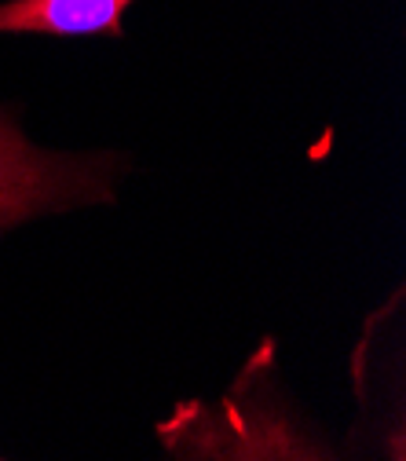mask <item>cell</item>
I'll return each mask as SVG.
<instances>
[{"mask_svg":"<svg viewBox=\"0 0 406 461\" xmlns=\"http://www.w3.org/2000/svg\"><path fill=\"white\" fill-rule=\"evenodd\" d=\"M154 432L172 461H340L289 392L271 337L227 388L176 402Z\"/></svg>","mask_w":406,"mask_h":461,"instance_id":"obj_1","label":"cell"},{"mask_svg":"<svg viewBox=\"0 0 406 461\" xmlns=\"http://www.w3.org/2000/svg\"><path fill=\"white\" fill-rule=\"evenodd\" d=\"M129 172L118 150H55L33 143L12 106H0V235L77 209L110 205Z\"/></svg>","mask_w":406,"mask_h":461,"instance_id":"obj_2","label":"cell"},{"mask_svg":"<svg viewBox=\"0 0 406 461\" xmlns=\"http://www.w3.org/2000/svg\"><path fill=\"white\" fill-rule=\"evenodd\" d=\"M136 0H0V37H122Z\"/></svg>","mask_w":406,"mask_h":461,"instance_id":"obj_3","label":"cell"}]
</instances>
